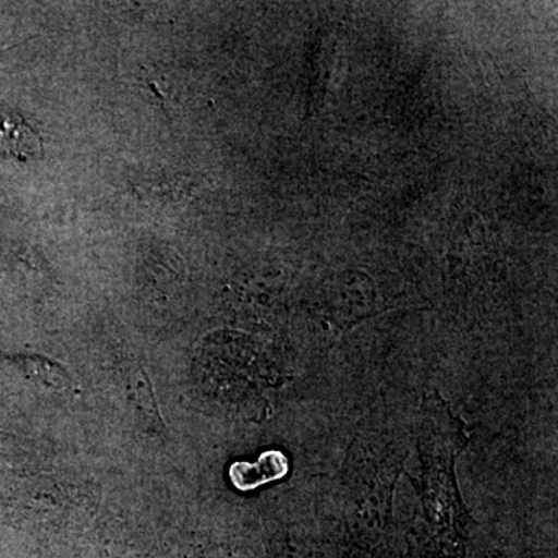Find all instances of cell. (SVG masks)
I'll return each mask as SVG.
<instances>
[{
  "label": "cell",
  "mask_w": 558,
  "mask_h": 558,
  "mask_svg": "<svg viewBox=\"0 0 558 558\" xmlns=\"http://www.w3.org/2000/svg\"><path fill=\"white\" fill-rule=\"evenodd\" d=\"M286 473H288V459L278 451H269L264 453L256 464L238 462L231 465L230 478L231 483L241 490H250L269 481L282 478Z\"/></svg>",
  "instance_id": "3"
},
{
  "label": "cell",
  "mask_w": 558,
  "mask_h": 558,
  "mask_svg": "<svg viewBox=\"0 0 558 558\" xmlns=\"http://www.w3.org/2000/svg\"><path fill=\"white\" fill-rule=\"evenodd\" d=\"M135 396H137V403L140 407V413L145 416L149 424L157 425L161 428L159 411H157L156 400H154L153 389H150L149 379L143 374H140L137 379H134Z\"/></svg>",
  "instance_id": "4"
},
{
  "label": "cell",
  "mask_w": 558,
  "mask_h": 558,
  "mask_svg": "<svg viewBox=\"0 0 558 558\" xmlns=\"http://www.w3.org/2000/svg\"><path fill=\"white\" fill-rule=\"evenodd\" d=\"M464 422L438 392L425 396L417 432L422 465L421 494L432 519L446 526L464 523L465 510L454 476V462L468 446Z\"/></svg>",
  "instance_id": "1"
},
{
  "label": "cell",
  "mask_w": 558,
  "mask_h": 558,
  "mask_svg": "<svg viewBox=\"0 0 558 558\" xmlns=\"http://www.w3.org/2000/svg\"><path fill=\"white\" fill-rule=\"evenodd\" d=\"M0 154L21 160L43 157V140L24 120L0 108Z\"/></svg>",
  "instance_id": "2"
}]
</instances>
